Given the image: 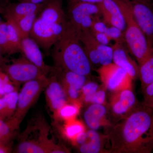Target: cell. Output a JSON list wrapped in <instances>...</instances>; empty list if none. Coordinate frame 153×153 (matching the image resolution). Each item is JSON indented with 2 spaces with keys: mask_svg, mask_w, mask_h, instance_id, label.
Wrapping results in <instances>:
<instances>
[{
  "mask_svg": "<svg viewBox=\"0 0 153 153\" xmlns=\"http://www.w3.org/2000/svg\"><path fill=\"white\" fill-rule=\"evenodd\" d=\"M110 153H150L153 151V108L140 104L126 117L108 126Z\"/></svg>",
  "mask_w": 153,
  "mask_h": 153,
  "instance_id": "cell-1",
  "label": "cell"
},
{
  "mask_svg": "<svg viewBox=\"0 0 153 153\" xmlns=\"http://www.w3.org/2000/svg\"><path fill=\"white\" fill-rule=\"evenodd\" d=\"M54 46L52 56L55 68L86 76L91 74V63L79 39V32L69 22Z\"/></svg>",
  "mask_w": 153,
  "mask_h": 153,
  "instance_id": "cell-2",
  "label": "cell"
},
{
  "mask_svg": "<svg viewBox=\"0 0 153 153\" xmlns=\"http://www.w3.org/2000/svg\"><path fill=\"white\" fill-rule=\"evenodd\" d=\"M117 4L125 20L126 28L124 33L125 40L129 52L140 66L153 57V47L139 27L134 17L131 0H114Z\"/></svg>",
  "mask_w": 153,
  "mask_h": 153,
  "instance_id": "cell-3",
  "label": "cell"
},
{
  "mask_svg": "<svg viewBox=\"0 0 153 153\" xmlns=\"http://www.w3.org/2000/svg\"><path fill=\"white\" fill-rule=\"evenodd\" d=\"M36 137L20 139L14 152L18 153H65L68 151L49 138V128L43 120H37Z\"/></svg>",
  "mask_w": 153,
  "mask_h": 153,
  "instance_id": "cell-4",
  "label": "cell"
},
{
  "mask_svg": "<svg viewBox=\"0 0 153 153\" xmlns=\"http://www.w3.org/2000/svg\"><path fill=\"white\" fill-rule=\"evenodd\" d=\"M0 68L18 87L30 80L47 76L40 68L25 56L13 60L10 64L5 63Z\"/></svg>",
  "mask_w": 153,
  "mask_h": 153,
  "instance_id": "cell-5",
  "label": "cell"
},
{
  "mask_svg": "<svg viewBox=\"0 0 153 153\" xmlns=\"http://www.w3.org/2000/svg\"><path fill=\"white\" fill-rule=\"evenodd\" d=\"M48 81V78L47 76L30 80L24 84L18 94L16 110L13 116L20 124L30 108L45 89Z\"/></svg>",
  "mask_w": 153,
  "mask_h": 153,
  "instance_id": "cell-6",
  "label": "cell"
},
{
  "mask_svg": "<svg viewBox=\"0 0 153 153\" xmlns=\"http://www.w3.org/2000/svg\"><path fill=\"white\" fill-rule=\"evenodd\" d=\"M68 22L54 24L38 17L34 23L30 37L41 48L48 50L54 46L62 36Z\"/></svg>",
  "mask_w": 153,
  "mask_h": 153,
  "instance_id": "cell-7",
  "label": "cell"
},
{
  "mask_svg": "<svg viewBox=\"0 0 153 153\" xmlns=\"http://www.w3.org/2000/svg\"><path fill=\"white\" fill-rule=\"evenodd\" d=\"M97 71L102 81L108 90L115 92L131 89L133 79L125 70L114 63L101 66Z\"/></svg>",
  "mask_w": 153,
  "mask_h": 153,
  "instance_id": "cell-8",
  "label": "cell"
},
{
  "mask_svg": "<svg viewBox=\"0 0 153 153\" xmlns=\"http://www.w3.org/2000/svg\"><path fill=\"white\" fill-rule=\"evenodd\" d=\"M134 94L131 88L114 92L111 99L109 109L117 123L130 114L139 105Z\"/></svg>",
  "mask_w": 153,
  "mask_h": 153,
  "instance_id": "cell-9",
  "label": "cell"
},
{
  "mask_svg": "<svg viewBox=\"0 0 153 153\" xmlns=\"http://www.w3.org/2000/svg\"><path fill=\"white\" fill-rule=\"evenodd\" d=\"M108 141L107 135L101 134L89 129L79 134L72 143L82 153H110L105 145Z\"/></svg>",
  "mask_w": 153,
  "mask_h": 153,
  "instance_id": "cell-10",
  "label": "cell"
},
{
  "mask_svg": "<svg viewBox=\"0 0 153 153\" xmlns=\"http://www.w3.org/2000/svg\"><path fill=\"white\" fill-rule=\"evenodd\" d=\"M134 17L139 27L153 47V7L145 0H131Z\"/></svg>",
  "mask_w": 153,
  "mask_h": 153,
  "instance_id": "cell-11",
  "label": "cell"
},
{
  "mask_svg": "<svg viewBox=\"0 0 153 153\" xmlns=\"http://www.w3.org/2000/svg\"><path fill=\"white\" fill-rule=\"evenodd\" d=\"M54 72L65 90L68 101H79L78 97L86 83V76L55 67Z\"/></svg>",
  "mask_w": 153,
  "mask_h": 153,
  "instance_id": "cell-12",
  "label": "cell"
},
{
  "mask_svg": "<svg viewBox=\"0 0 153 153\" xmlns=\"http://www.w3.org/2000/svg\"><path fill=\"white\" fill-rule=\"evenodd\" d=\"M70 1L68 10V22L78 32L80 31L81 24L86 18L91 16H99L101 15L98 4L73 0Z\"/></svg>",
  "mask_w": 153,
  "mask_h": 153,
  "instance_id": "cell-13",
  "label": "cell"
},
{
  "mask_svg": "<svg viewBox=\"0 0 153 153\" xmlns=\"http://www.w3.org/2000/svg\"><path fill=\"white\" fill-rule=\"evenodd\" d=\"M45 89L47 105L54 115L59 108L68 102L67 96L55 74L48 78Z\"/></svg>",
  "mask_w": 153,
  "mask_h": 153,
  "instance_id": "cell-14",
  "label": "cell"
},
{
  "mask_svg": "<svg viewBox=\"0 0 153 153\" xmlns=\"http://www.w3.org/2000/svg\"><path fill=\"white\" fill-rule=\"evenodd\" d=\"M21 53H23L27 59L40 68L45 75L54 70V68L48 66L45 63L39 45L31 37L22 39Z\"/></svg>",
  "mask_w": 153,
  "mask_h": 153,
  "instance_id": "cell-15",
  "label": "cell"
},
{
  "mask_svg": "<svg viewBox=\"0 0 153 153\" xmlns=\"http://www.w3.org/2000/svg\"><path fill=\"white\" fill-rule=\"evenodd\" d=\"M123 43H115L113 49V62L116 65L125 70L132 79H136L139 76V68L138 63L132 59L128 50Z\"/></svg>",
  "mask_w": 153,
  "mask_h": 153,
  "instance_id": "cell-16",
  "label": "cell"
},
{
  "mask_svg": "<svg viewBox=\"0 0 153 153\" xmlns=\"http://www.w3.org/2000/svg\"><path fill=\"white\" fill-rule=\"evenodd\" d=\"M104 22L109 26L116 27L124 33L125 20L120 8L114 0H104L98 4Z\"/></svg>",
  "mask_w": 153,
  "mask_h": 153,
  "instance_id": "cell-17",
  "label": "cell"
},
{
  "mask_svg": "<svg viewBox=\"0 0 153 153\" xmlns=\"http://www.w3.org/2000/svg\"><path fill=\"white\" fill-rule=\"evenodd\" d=\"M47 2L39 4L26 2L12 3L4 7L0 6V12H2L5 18H18L30 14H38L44 8Z\"/></svg>",
  "mask_w": 153,
  "mask_h": 153,
  "instance_id": "cell-18",
  "label": "cell"
},
{
  "mask_svg": "<svg viewBox=\"0 0 153 153\" xmlns=\"http://www.w3.org/2000/svg\"><path fill=\"white\" fill-rule=\"evenodd\" d=\"M38 17L54 24L67 22L63 10L62 0H48Z\"/></svg>",
  "mask_w": 153,
  "mask_h": 153,
  "instance_id": "cell-19",
  "label": "cell"
},
{
  "mask_svg": "<svg viewBox=\"0 0 153 153\" xmlns=\"http://www.w3.org/2000/svg\"><path fill=\"white\" fill-rule=\"evenodd\" d=\"M106 107L103 105L92 104L84 113L85 123L89 129L97 130L101 126L106 124Z\"/></svg>",
  "mask_w": 153,
  "mask_h": 153,
  "instance_id": "cell-20",
  "label": "cell"
},
{
  "mask_svg": "<svg viewBox=\"0 0 153 153\" xmlns=\"http://www.w3.org/2000/svg\"><path fill=\"white\" fill-rule=\"evenodd\" d=\"M79 37L83 49L91 64L100 65L99 47L100 43L96 40L89 29L79 32Z\"/></svg>",
  "mask_w": 153,
  "mask_h": 153,
  "instance_id": "cell-21",
  "label": "cell"
},
{
  "mask_svg": "<svg viewBox=\"0 0 153 153\" xmlns=\"http://www.w3.org/2000/svg\"><path fill=\"white\" fill-rule=\"evenodd\" d=\"M20 125L13 117L5 120L0 119V144L12 146Z\"/></svg>",
  "mask_w": 153,
  "mask_h": 153,
  "instance_id": "cell-22",
  "label": "cell"
},
{
  "mask_svg": "<svg viewBox=\"0 0 153 153\" xmlns=\"http://www.w3.org/2000/svg\"><path fill=\"white\" fill-rule=\"evenodd\" d=\"M18 91L0 95V119L6 120L13 116L16 110Z\"/></svg>",
  "mask_w": 153,
  "mask_h": 153,
  "instance_id": "cell-23",
  "label": "cell"
},
{
  "mask_svg": "<svg viewBox=\"0 0 153 153\" xmlns=\"http://www.w3.org/2000/svg\"><path fill=\"white\" fill-rule=\"evenodd\" d=\"M38 14H32L18 18H7L13 22L19 30L22 39L30 37Z\"/></svg>",
  "mask_w": 153,
  "mask_h": 153,
  "instance_id": "cell-24",
  "label": "cell"
},
{
  "mask_svg": "<svg viewBox=\"0 0 153 153\" xmlns=\"http://www.w3.org/2000/svg\"><path fill=\"white\" fill-rule=\"evenodd\" d=\"M80 103L79 101L68 102L58 110L53 115L55 121H64L65 122L75 119L79 113Z\"/></svg>",
  "mask_w": 153,
  "mask_h": 153,
  "instance_id": "cell-25",
  "label": "cell"
},
{
  "mask_svg": "<svg viewBox=\"0 0 153 153\" xmlns=\"http://www.w3.org/2000/svg\"><path fill=\"white\" fill-rule=\"evenodd\" d=\"M7 33L12 54L21 52L22 38L15 24L10 19H6Z\"/></svg>",
  "mask_w": 153,
  "mask_h": 153,
  "instance_id": "cell-26",
  "label": "cell"
},
{
  "mask_svg": "<svg viewBox=\"0 0 153 153\" xmlns=\"http://www.w3.org/2000/svg\"><path fill=\"white\" fill-rule=\"evenodd\" d=\"M85 130L84 124L81 122L74 119L65 122L62 133L65 138L72 143L79 134Z\"/></svg>",
  "mask_w": 153,
  "mask_h": 153,
  "instance_id": "cell-27",
  "label": "cell"
},
{
  "mask_svg": "<svg viewBox=\"0 0 153 153\" xmlns=\"http://www.w3.org/2000/svg\"><path fill=\"white\" fill-rule=\"evenodd\" d=\"M139 76L142 90L153 82V57L139 66Z\"/></svg>",
  "mask_w": 153,
  "mask_h": 153,
  "instance_id": "cell-28",
  "label": "cell"
},
{
  "mask_svg": "<svg viewBox=\"0 0 153 153\" xmlns=\"http://www.w3.org/2000/svg\"><path fill=\"white\" fill-rule=\"evenodd\" d=\"M18 88L5 72L0 68V95L18 91Z\"/></svg>",
  "mask_w": 153,
  "mask_h": 153,
  "instance_id": "cell-29",
  "label": "cell"
},
{
  "mask_svg": "<svg viewBox=\"0 0 153 153\" xmlns=\"http://www.w3.org/2000/svg\"><path fill=\"white\" fill-rule=\"evenodd\" d=\"M100 65L101 66L109 65L112 63L113 49L108 45L100 44L99 47Z\"/></svg>",
  "mask_w": 153,
  "mask_h": 153,
  "instance_id": "cell-30",
  "label": "cell"
},
{
  "mask_svg": "<svg viewBox=\"0 0 153 153\" xmlns=\"http://www.w3.org/2000/svg\"><path fill=\"white\" fill-rule=\"evenodd\" d=\"M0 48L4 55H12L7 33V22L0 24Z\"/></svg>",
  "mask_w": 153,
  "mask_h": 153,
  "instance_id": "cell-31",
  "label": "cell"
},
{
  "mask_svg": "<svg viewBox=\"0 0 153 153\" xmlns=\"http://www.w3.org/2000/svg\"><path fill=\"white\" fill-rule=\"evenodd\" d=\"M105 34L111 41L113 40L115 43H125L123 32L116 27L109 26L108 27Z\"/></svg>",
  "mask_w": 153,
  "mask_h": 153,
  "instance_id": "cell-32",
  "label": "cell"
},
{
  "mask_svg": "<svg viewBox=\"0 0 153 153\" xmlns=\"http://www.w3.org/2000/svg\"><path fill=\"white\" fill-rule=\"evenodd\" d=\"M98 89L99 85L95 82H91L85 83L81 91L83 101L87 102L88 100L98 90Z\"/></svg>",
  "mask_w": 153,
  "mask_h": 153,
  "instance_id": "cell-33",
  "label": "cell"
},
{
  "mask_svg": "<svg viewBox=\"0 0 153 153\" xmlns=\"http://www.w3.org/2000/svg\"><path fill=\"white\" fill-rule=\"evenodd\" d=\"M143 91L144 98L143 104L153 108V82Z\"/></svg>",
  "mask_w": 153,
  "mask_h": 153,
  "instance_id": "cell-34",
  "label": "cell"
},
{
  "mask_svg": "<svg viewBox=\"0 0 153 153\" xmlns=\"http://www.w3.org/2000/svg\"><path fill=\"white\" fill-rule=\"evenodd\" d=\"M108 27L106 23L102 22L100 19L99 16H97L94 18L90 30L92 33H105Z\"/></svg>",
  "mask_w": 153,
  "mask_h": 153,
  "instance_id": "cell-35",
  "label": "cell"
},
{
  "mask_svg": "<svg viewBox=\"0 0 153 153\" xmlns=\"http://www.w3.org/2000/svg\"><path fill=\"white\" fill-rule=\"evenodd\" d=\"M106 97V93L103 90H98L88 100L87 102L92 104L103 105L105 103Z\"/></svg>",
  "mask_w": 153,
  "mask_h": 153,
  "instance_id": "cell-36",
  "label": "cell"
},
{
  "mask_svg": "<svg viewBox=\"0 0 153 153\" xmlns=\"http://www.w3.org/2000/svg\"><path fill=\"white\" fill-rule=\"evenodd\" d=\"M92 35L100 44L103 45H108L111 40L107 36L105 33H92Z\"/></svg>",
  "mask_w": 153,
  "mask_h": 153,
  "instance_id": "cell-37",
  "label": "cell"
},
{
  "mask_svg": "<svg viewBox=\"0 0 153 153\" xmlns=\"http://www.w3.org/2000/svg\"><path fill=\"white\" fill-rule=\"evenodd\" d=\"M12 151V146L0 144V153H10Z\"/></svg>",
  "mask_w": 153,
  "mask_h": 153,
  "instance_id": "cell-38",
  "label": "cell"
},
{
  "mask_svg": "<svg viewBox=\"0 0 153 153\" xmlns=\"http://www.w3.org/2000/svg\"><path fill=\"white\" fill-rule=\"evenodd\" d=\"M48 0H20L19 2H29L33 3V4H44Z\"/></svg>",
  "mask_w": 153,
  "mask_h": 153,
  "instance_id": "cell-39",
  "label": "cell"
},
{
  "mask_svg": "<svg viewBox=\"0 0 153 153\" xmlns=\"http://www.w3.org/2000/svg\"><path fill=\"white\" fill-rule=\"evenodd\" d=\"M73 1L85 2L92 3V4H99L102 2L104 0H73Z\"/></svg>",
  "mask_w": 153,
  "mask_h": 153,
  "instance_id": "cell-40",
  "label": "cell"
},
{
  "mask_svg": "<svg viewBox=\"0 0 153 153\" xmlns=\"http://www.w3.org/2000/svg\"><path fill=\"white\" fill-rule=\"evenodd\" d=\"M3 55L1 50L0 48V67L3 66L5 64L4 58L3 57Z\"/></svg>",
  "mask_w": 153,
  "mask_h": 153,
  "instance_id": "cell-41",
  "label": "cell"
},
{
  "mask_svg": "<svg viewBox=\"0 0 153 153\" xmlns=\"http://www.w3.org/2000/svg\"><path fill=\"white\" fill-rule=\"evenodd\" d=\"M147 2L149 3H150V4H152V1L153 0H145Z\"/></svg>",
  "mask_w": 153,
  "mask_h": 153,
  "instance_id": "cell-42",
  "label": "cell"
},
{
  "mask_svg": "<svg viewBox=\"0 0 153 153\" xmlns=\"http://www.w3.org/2000/svg\"><path fill=\"white\" fill-rule=\"evenodd\" d=\"M2 21L1 19V17H0V24L2 22Z\"/></svg>",
  "mask_w": 153,
  "mask_h": 153,
  "instance_id": "cell-43",
  "label": "cell"
},
{
  "mask_svg": "<svg viewBox=\"0 0 153 153\" xmlns=\"http://www.w3.org/2000/svg\"><path fill=\"white\" fill-rule=\"evenodd\" d=\"M18 1H20V0H18Z\"/></svg>",
  "mask_w": 153,
  "mask_h": 153,
  "instance_id": "cell-44",
  "label": "cell"
},
{
  "mask_svg": "<svg viewBox=\"0 0 153 153\" xmlns=\"http://www.w3.org/2000/svg\"></svg>",
  "mask_w": 153,
  "mask_h": 153,
  "instance_id": "cell-45",
  "label": "cell"
},
{
  "mask_svg": "<svg viewBox=\"0 0 153 153\" xmlns=\"http://www.w3.org/2000/svg\"><path fill=\"white\" fill-rule=\"evenodd\" d=\"M70 1H71V0H70Z\"/></svg>",
  "mask_w": 153,
  "mask_h": 153,
  "instance_id": "cell-46",
  "label": "cell"
}]
</instances>
